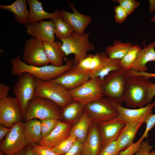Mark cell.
I'll use <instances>...</instances> for the list:
<instances>
[{
    "label": "cell",
    "instance_id": "8d00e7d4",
    "mask_svg": "<svg viewBox=\"0 0 155 155\" xmlns=\"http://www.w3.org/2000/svg\"><path fill=\"white\" fill-rule=\"evenodd\" d=\"M120 152L115 141L102 148L99 155H118Z\"/></svg>",
    "mask_w": 155,
    "mask_h": 155
},
{
    "label": "cell",
    "instance_id": "816d5d0a",
    "mask_svg": "<svg viewBox=\"0 0 155 155\" xmlns=\"http://www.w3.org/2000/svg\"><path fill=\"white\" fill-rule=\"evenodd\" d=\"M0 155H7V154H5L1 152H0Z\"/></svg>",
    "mask_w": 155,
    "mask_h": 155
},
{
    "label": "cell",
    "instance_id": "8fae6325",
    "mask_svg": "<svg viewBox=\"0 0 155 155\" xmlns=\"http://www.w3.org/2000/svg\"><path fill=\"white\" fill-rule=\"evenodd\" d=\"M24 118L16 97L8 96L0 99V123L11 128Z\"/></svg>",
    "mask_w": 155,
    "mask_h": 155
},
{
    "label": "cell",
    "instance_id": "1f68e13d",
    "mask_svg": "<svg viewBox=\"0 0 155 155\" xmlns=\"http://www.w3.org/2000/svg\"><path fill=\"white\" fill-rule=\"evenodd\" d=\"M77 140L75 137L70 135L68 137L52 149L54 152L60 155H64L70 150Z\"/></svg>",
    "mask_w": 155,
    "mask_h": 155
},
{
    "label": "cell",
    "instance_id": "4dcf8cb0",
    "mask_svg": "<svg viewBox=\"0 0 155 155\" xmlns=\"http://www.w3.org/2000/svg\"><path fill=\"white\" fill-rule=\"evenodd\" d=\"M138 44L132 45L124 57L120 60L122 68L127 71L133 66L141 49Z\"/></svg>",
    "mask_w": 155,
    "mask_h": 155
},
{
    "label": "cell",
    "instance_id": "e575fe53",
    "mask_svg": "<svg viewBox=\"0 0 155 155\" xmlns=\"http://www.w3.org/2000/svg\"><path fill=\"white\" fill-rule=\"evenodd\" d=\"M30 146L35 155H60L48 147L35 144H31Z\"/></svg>",
    "mask_w": 155,
    "mask_h": 155
},
{
    "label": "cell",
    "instance_id": "b9f144b4",
    "mask_svg": "<svg viewBox=\"0 0 155 155\" xmlns=\"http://www.w3.org/2000/svg\"><path fill=\"white\" fill-rule=\"evenodd\" d=\"M145 123L146 124L145 130L143 135L145 138H147L148 132L155 125V114H151L146 119Z\"/></svg>",
    "mask_w": 155,
    "mask_h": 155
},
{
    "label": "cell",
    "instance_id": "ee69618b",
    "mask_svg": "<svg viewBox=\"0 0 155 155\" xmlns=\"http://www.w3.org/2000/svg\"><path fill=\"white\" fill-rule=\"evenodd\" d=\"M155 96V83L151 84L148 89L146 99V104L151 103V101Z\"/></svg>",
    "mask_w": 155,
    "mask_h": 155
},
{
    "label": "cell",
    "instance_id": "836d02e7",
    "mask_svg": "<svg viewBox=\"0 0 155 155\" xmlns=\"http://www.w3.org/2000/svg\"><path fill=\"white\" fill-rule=\"evenodd\" d=\"M118 2L120 5L126 12L128 15L133 13L139 6V2L134 0H114Z\"/></svg>",
    "mask_w": 155,
    "mask_h": 155
},
{
    "label": "cell",
    "instance_id": "5b68a950",
    "mask_svg": "<svg viewBox=\"0 0 155 155\" xmlns=\"http://www.w3.org/2000/svg\"><path fill=\"white\" fill-rule=\"evenodd\" d=\"M61 109L59 106L49 99L34 96L28 104L24 118L26 121L34 119L59 120Z\"/></svg>",
    "mask_w": 155,
    "mask_h": 155
},
{
    "label": "cell",
    "instance_id": "d6986e66",
    "mask_svg": "<svg viewBox=\"0 0 155 155\" xmlns=\"http://www.w3.org/2000/svg\"><path fill=\"white\" fill-rule=\"evenodd\" d=\"M102 148V140L98 124L92 122L83 143L81 155H99Z\"/></svg>",
    "mask_w": 155,
    "mask_h": 155
},
{
    "label": "cell",
    "instance_id": "4316f807",
    "mask_svg": "<svg viewBox=\"0 0 155 155\" xmlns=\"http://www.w3.org/2000/svg\"><path fill=\"white\" fill-rule=\"evenodd\" d=\"M24 132L29 144H38L42 138L40 120L34 119L26 121Z\"/></svg>",
    "mask_w": 155,
    "mask_h": 155
},
{
    "label": "cell",
    "instance_id": "bcb514c9",
    "mask_svg": "<svg viewBox=\"0 0 155 155\" xmlns=\"http://www.w3.org/2000/svg\"><path fill=\"white\" fill-rule=\"evenodd\" d=\"M11 128L0 125V142H1L9 132Z\"/></svg>",
    "mask_w": 155,
    "mask_h": 155
},
{
    "label": "cell",
    "instance_id": "d6a6232c",
    "mask_svg": "<svg viewBox=\"0 0 155 155\" xmlns=\"http://www.w3.org/2000/svg\"><path fill=\"white\" fill-rule=\"evenodd\" d=\"M40 121L42 138L47 136L51 132L57 125L59 120L47 119Z\"/></svg>",
    "mask_w": 155,
    "mask_h": 155
},
{
    "label": "cell",
    "instance_id": "d590c367",
    "mask_svg": "<svg viewBox=\"0 0 155 155\" xmlns=\"http://www.w3.org/2000/svg\"><path fill=\"white\" fill-rule=\"evenodd\" d=\"M144 138L142 135L136 142H133L125 149L120 151L118 155H133L139 150Z\"/></svg>",
    "mask_w": 155,
    "mask_h": 155
},
{
    "label": "cell",
    "instance_id": "f546056e",
    "mask_svg": "<svg viewBox=\"0 0 155 155\" xmlns=\"http://www.w3.org/2000/svg\"><path fill=\"white\" fill-rule=\"evenodd\" d=\"M52 20L54 24L55 35L59 39L66 38L74 32L70 25L61 17Z\"/></svg>",
    "mask_w": 155,
    "mask_h": 155
},
{
    "label": "cell",
    "instance_id": "f5cc1de1",
    "mask_svg": "<svg viewBox=\"0 0 155 155\" xmlns=\"http://www.w3.org/2000/svg\"></svg>",
    "mask_w": 155,
    "mask_h": 155
},
{
    "label": "cell",
    "instance_id": "ac0fdd59",
    "mask_svg": "<svg viewBox=\"0 0 155 155\" xmlns=\"http://www.w3.org/2000/svg\"><path fill=\"white\" fill-rule=\"evenodd\" d=\"M73 125L62 122L59 120L58 122L51 132L42 138L38 144L53 148L59 143L68 137Z\"/></svg>",
    "mask_w": 155,
    "mask_h": 155
},
{
    "label": "cell",
    "instance_id": "681fc988",
    "mask_svg": "<svg viewBox=\"0 0 155 155\" xmlns=\"http://www.w3.org/2000/svg\"><path fill=\"white\" fill-rule=\"evenodd\" d=\"M150 21L151 22H155V14L152 17L151 20Z\"/></svg>",
    "mask_w": 155,
    "mask_h": 155
},
{
    "label": "cell",
    "instance_id": "7402d4cb",
    "mask_svg": "<svg viewBox=\"0 0 155 155\" xmlns=\"http://www.w3.org/2000/svg\"><path fill=\"white\" fill-rule=\"evenodd\" d=\"M85 106L73 100L65 106L61 108L59 120L74 125L80 119L85 110Z\"/></svg>",
    "mask_w": 155,
    "mask_h": 155
},
{
    "label": "cell",
    "instance_id": "9a60e30c",
    "mask_svg": "<svg viewBox=\"0 0 155 155\" xmlns=\"http://www.w3.org/2000/svg\"><path fill=\"white\" fill-rule=\"evenodd\" d=\"M111 100L118 110L117 117L126 123L146 120L148 116L152 114V109L155 107V101L143 107L132 109L125 108L121 104Z\"/></svg>",
    "mask_w": 155,
    "mask_h": 155
},
{
    "label": "cell",
    "instance_id": "484cf974",
    "mask_svg": "<svg viewBox=\"0 0 155 155\" xmlns=\"http://www.w3.org/2000/svg\"><path fill=\"white\" fill-rule=\"evenodd\" d=\"M26 0H16L9 5H0L1 9L8 11L14 16L15 20L22 25L29 24V11L27 9Z\"/></svg>",
    "mask_w": 155,
    "mask_h": 155
},
{
    "label": "cell",
    "instance_id": "ffe728a7",
    "mask_svg": "<svg viewBox=\"0 0 155 155\" xmlns=\"http://www.w3.org/2000/svg\"><path fill=\"white\" fill-rule=\"evenodd\" d=\"M27 2L30 8L29 24L36 23L44 19L53 20L61 17V11L56 9L53 13L47 12L44 9L42 2L37 0H28Z\"/></svg>",
    "mask_w": 155,
    "mask_h": 155
},
{
    "label": "cell",
    "instance_id": "9c48e42d",
    "mask_svg": "<svg viewBox=\"0 0 155 155\" xmlns=\"http://www.w3.org/2000/svg\"><path fill=\"white\" fill-rule=\"evenodd\" d=\"M25 123L20 121L13 125L3 141L0 143V152L9 155H14L29 144L24 135Z\"/></svg>",
    "mask_w": 155,
    "mask_h": 155
},
{
    "label": "cell",
    "instance_id": "277c9868",
    "mask_svg": "<svg viewBox=\"0 0 155 155\" xmlns=\"http://www.w3.org/2000/svg\"><path fill=\"white\" fill-rule=\"evenodd\" d=\"M128 71L121 69L113 71L100 80L102 92L106 97L119 104L124 102V96Z\"/></svg>",
    "mask_w": 155,
    "mask_h": 155
},
{
    "label": "cell",
    "instance_id": "6da1fadb",
    "mask_svg": "<svg viewBox=\"0 0 155 155\" xmlns=\"http://www.w3.org/2000/svg\"><path fill=\"white\" fill-rule=\"evenodd\" d=\"M12 66L11 74L13 76L19 75L24 72L29 73L36 78L47 81L57 78L70 69L74 64L73 59L67 60L65 63L60 67L47 65L41 67L28 65L17 56L10 60Z\"/></svg>",
    "mask_w": 155,
    "mask_h": 155
},
{
    "label": "cell",
    "instance_id": "e0dca14e",
    "mask_svg": "<svg viewBox=\"0 0 155 155\" xmlns=\"http://www.w3.org/2000/svg\"><path fill=\"white\" fill-rule=\"evenodd\" d=\"M27 34L42 42L55 41L54 24L52 20H42L26 25Z\"/></svg>",
    "mask_w": 155,
    "mask_h": 155
},
{
    "label": "cell",
    "instance_id": "f6af8a7d",
    "mask_svg": "<svg viewBox=\"0 0 155 155\" xmlns=\"http://www.w3.org/2000/svg\"><path fill=\"white\" fill-rule=\"evenodd\" d=\"M10 87L4 83L0 84V99L8 96Z\"/></svg>",
    "mask_w": 155,
    "mask_h": 155
},
{
    "label": "cell",
    "instance_id": "7bdbcfd3",
    "mask_svg": "<svg viewBox=\"0 0 155 155\" xmlns=\"http://www.w3.org/2000/svg\"><path fill=\"white\" fill-rule=\"evenodd\" d=\"M101 61L99 53L92 55L90 62V70L91 72L97 70L100 67Z\"/></svg>",
    "mask_w": 155,
    "mask_h": 155
},
{
    "label": "cell",
    "instance_id": "cb8c5ba5",
    "mask_svg": "<svg viewBox=\"0 0 155 155\" xmlns=\"http://www.w3.org/2000/svg\"><path fill=\"white\" fill-rule=\"evenodd\" d=\"M62 43L59 41L43 42L44 49L50 63L55 66H63L65 54L62 48Z\"/></svg>",
    "mask_w": 155,
    "mask_h": 155
},
{
    "label": "cell",
    "instance_id": "52a82bcc",
    "mask_svg": "<svg viewBox=\"0 0 155 155\" xmlns=\"http://www.w3.org/2000/svg\"><path fill=\"white\" fill-rule=\"evenodd\" d=\"M35 96L49 99L57 103L61 108L73 100L69 91L59 85L51 81H44L37 78Z\"/></svg>",
    "mask_w": 155,
    "mask_h": 155
},
{
    "label": "cell",
    "instance_id": "f1b7e54d",
    "mask_svg": "<svg viewBox=\"0 0 155 155\" xmlns=\"http://www.w3.org/2000/svg\"><path fill=\"white\" fill-rule=\"evenodd\" d=\"M132 45L130 42H123L119 40H116L112 45L105 48L104 52L110 58L121 60Z\"/></svg>",
    "mask_w": 155,
    "mask_h": 155
},
{
    "label": "cell",
    "instance_id": "83f0119b",
    "mask_svg": "<svg viewBox=\"0 0 155 155\" xmlns=\"http://www.w3.org/2000/svg\"><path fill=\"white\" fill-rule=\"evenodd\" d=\"M92 122L85 110L80 120L73 125L70 135L75 137L77 140L83 143L87 137Z\"/></svg>",
    "mask_w": 155,
    "mask_h": 155
},
{
    "label": "cell",
    "instance_id": "603a6c76",
    "mask_svg": "<svg viewBox=\"0 0 155 155\" xmlns=\"http://www.w3.org/2000/svg\"><path fill=\"white\" fill-rule=\"evenodd\" d=\"M99 53L100 65L97 70L91 73L90 78L98 77L102 80L111 72L122 69L120 60L110 58L104 51Z\"/></svg>",
    "mask_w": 155,
    "mask_h": 155
},
{
    "label": "cell",
    "instance_id": "ba28073f",
    "mask_svg": "<svg viewBox=\"0 0 155 155\" xmlns=\"http://www.w3.org/2000/svg\"><path fill=\"white\" fill-rule=\"evenodd\" d=\"M87 112L92 123L98 124L117 117L118 111L109 98L104 96L85 106Z\"/></svg>",
    "mask_w": 155,
    "mask_h": 155
},
{
    "label": "cell",
    "instance_id": "d4e9b609",
    "mask_svg": "<svg viewBox=\"0 0 155 155\" xmlns=\"http://www.w3.org/2000/svg\"><path fill=\"white\" fill-rule=\"evenodd\" d=\"M155 41L141 49L135 63L130 70L134 72H146L148 70L146 64L148 62H155Z\"/></svg>",
    "mask_w": 155,
    "mask_h": 155
},
{
    "label": "cell",
    "instance_id": "7dc6e473",
    "mask_svg": "<svg viewBox=\"0 0 155 155\" xmlns=\"http://www.w3.org/2000/svg\"><path fill=\"white\" fill-rule=\"evenodd\" d=\"M14 155H35L32 151L30 146L29 144L22 150Z\"/></svg>",
    "mask_w": 155,
    "mask_h": 155
},
{
    "label": "cell",
    "instance_id": "7a4b0ae2",
    "mask_svg": "<svg viewBox=\"0 0 155 155\" xmlns=\"http://www.w3.org/2000/svg\"><path fill=\"white\" fill-rule=\"evenodd\" d=\"M128 71L125 86L124 102L128 107H143L146 104L148 89L153 82L147 77L134 75Z\"/></svg>",
    "mask_w": 155,
    "mask_h": 155
},
{
    "label": "cell",
    "instance_id": "74e56055",
    "mask_svg": "<svg viewBox=\"0 0 155 155\" xmlns=\"http://www.w3.org/2000/svg\"><path fill=\"white\" fill-rule=\"evenodd\" d=\"M114 10L115 13V20L117 23H121L123 22L128 16L126 12L119 5L115 6Z\"/></svg>",
    "mask_w": 155,
    "mask_h": 155
},
{
    "label": "cell",
    "instance_id": "44dd1931",
    "mask_svg": "<svg viewBox=\"0 0 155 155\" xmlns=\"http://www.w3.org/2000/svg\"><path fill=\"white\" fill-rule=\"evenodd\" d=\"M145 120L126 123L116 141L120 151L124 150L133 143L138 129L145 123Z\"/></svg>",
    "mask_w": 155,
    "mask_h": 155
},
{
    "label": "cell",
    "instance_id": "7c38bea8",
    "mask_svg": "<svg viewBox=\"0 0 155 155\" xmlns=\"http://www.w3.org/2000/svg\"><path fill=\"white\" fill-rule=\"evenodd\" d=\"M23 59L26 64L34 66H42L50 63L44 49L43 42L33 37L24 43Z\"/></svg>",
    "mask_w": 155,
    "mask_h": 155
},
{
    "label": "cell",
    "instance_id": "ab89813d",
    "mask_svg": "<svg viewBox=\"0 0 155 155\" xmlns=\"http://www.w3.org/2000/svg\"><path fill=\"white\" fill-rule=\"evenodd\" d=\"M83 145L82 142L77 140L70 150L64 155H81Z\"/></svg>",
    "mask_w": 155,
    "mask_h": 155
},
{
    "label": "cell",
    "instance_id": "8992f818",
    "mask_svg": "<svg viewBox=\"0 0 155 155\" xmlns=\"http://www.w3.org/2000/svg\"><path fill=\"white\" fill-rule=\"evenodd\" d=\"M18 76V80L13 86L12 92L16 96L24 118L28 104L35 96L37 78L28 72H24Z\"/></svg>",
    "mask_w": 155,
    "mask_h": 155
},
{
    "label": "cell",
    "instance_id": "c3c4849f",
    "mask_svg": "<svg viewBox=\"0 0 155 155\" xmlns=\"http://www.w3.org/2000/svg\"><path fill=\"white\" fill-rule=\"evenodd\" d=\"M134 73L137 75L143 76L149 78H151L155 77V73H150L143 71L140 72H134Z\"/></svg>",
    "mask_w": 155,
    "mask_h": 155
},
{
    "label": "cell",
    "instance_id": "2e32d148",
    "mask_svg": "<svg viewBox=\"0 0 155 155\" xmlns=\"http://www.w3.org/2000/svg\"><path fill=\"white\" fill-rule=\"evenodd\" d=\"M68 2L72 12L62 10L61 11V17L70 25L74 32L82 35L85 33L86 28L91 22L92 18L81 13L76 9L72 3Z\"/></svg>",
    "mask_w": 155,
    "mask_h": 155
},
{
    "label": "cell",
    "instance_id": "60d3db41",
    "mask_svg": "<svg viewBox=\"0 0 155 155\" xmlns=\"http://www.w3.org/2000/svg\"><path fill=\"white\" fill-rule=\"evenodd\" d=\"M92 54H89L88 56L80 61L77 64L79 68L82 70L91 72L90 62Z\"/></svg>",
    "mask_w": 155,
    "mask_h": 155
},
{
    "label": "cell",
    "instance_id": "30bf717a",
    "mask_svg": "<svg viewBox=\"0 0 155 155\" xmlns=\"http://www.w3.org/2000/svg\"><path fill=\"white\" fill-rule=\"evenodd\" d=\"M100 84V80L99 78H90L69 92L73 100L86 106L104 96Z\"/></svg>",
    "mask_w": 155,
    "mask_h": 155
},
{
    "label": "cell",
    "instance_id": "f907efd6",
    "mask_svg": "<svg viewBox=\"0 0 155 155\" xmlns=\"http://www.w3.org/2000/svg\"><path fill=\"white\" fill-rule=\"evenodd\" d=\"M150 155H155V151H153L151 152Z\"/></svg>",
    "mask_w": 155,
    "mask_h": 155
},
{
    "label": "cell",
    "instance_id": "4fadbf2b",
    "mask_svg": "<svg viewBox=\"0 0 155 155\" xmlns=\"http://www.w3.org/2000/svg\"><path fill=\"white\" fill-rule=\"evenodd\" d=\"M91 73L82 70L76 64H74L70 69L50 81L69 91L79 87L90 79Z\"/></svg>",
    "mask_w": 155,
    "mask_h": 155
},
{
    "label": "cell",
    "instance_id": "f35d334b",
    "mask_svg": "<svg viewBox=\"0 0 155 155\" xmlns=\"http://www.w3.org/2000/svg\"><path fill=\"white\" fill-rule=\"evenodd\" d=\"M152 148L148 141H143L139 150L133 155H150Z\"/></svg>",
    "mask_w": 155,
    "mask_h": 155
},
{
    "label": "cell",
    "instance_id": "5bb4252c",
    "mask_svg": "<svg viewBox=\"0 0 155 155\" xmlns=\"http://www.w3.org/2000/svg\"><path fill=\"white\" fill-rule=\"evenodd\" d=\"M126 123L117 117L98 124L102 140V148L116 141Z\"/></svg>",
    "mask_w": 155,
    "mask_h": 155
},
{
    "label": "cell",
    "instance_id": "3957f363",
    "mask_svg": "<svg viewBox=\"0 0 155 155\" xmlns=\"http://www.w3.org/2000/svg\"><path fill=\"white\" fill-rule=\"evenodd\" d=\"M89 32L80 35L73 32L68 37L59 39L62 42V49L65 54L64 61L67 59L70 54L74 55V64H77L86 57L88 53L94 49V44L89 40Z\"/></svg>",
    "mask_w": 155,
    "mask_h": 155
}]
</instances>
